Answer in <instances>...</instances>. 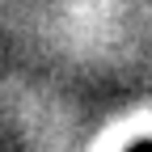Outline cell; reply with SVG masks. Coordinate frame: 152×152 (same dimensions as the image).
I'll use <instances>...</instances> for the list:
<instances>
[{
    "instance_id": "1",
    "label": "cell",
    "mask_w": 152,
    "mask_h": 152,
    "mask_svg": "<svg viewBox=\"0 0 152 152\" xmlns=\"http://www.w3.org/2000/svg\"><path fill=\"white\" fill-rule=\"evenodd\" d=\"M131 152H152V144H140V148H131Z\"/></svg>"
}]
</instances>
